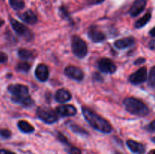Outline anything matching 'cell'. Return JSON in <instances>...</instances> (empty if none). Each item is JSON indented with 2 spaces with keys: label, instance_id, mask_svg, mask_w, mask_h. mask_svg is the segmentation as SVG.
<instances>
[{
  "label": "cell",
  "instance_id": "obj_1",
  "mask_svg": "<svg viewBox=\"0 0 155 154\" xmlns=\"http://www.w3.org/2000/svg\"><path fill=\"white\" fill-rule=\"evenodd\" d=\"M8 91L12 95V101L25 107H30L34 102L30 96L28 88L21 84L10 85Z\"/></svg>",
  "mask_w": 155,
  "mask_h": 154
},
{
  "label": "cell",
  "instance_id": "obj_2",
  "mask_svg": "<svg viewBox=\"0 0 155 154\" xmlns=\"http://www.w3.org/2000/svg\"><path fill=\"white\" fill-rule=\"evenodd\" d=\"M83 115L92 128L103 133H110L112 131L111 125L101 116L87 107H83Z\"/></svg>",
  "mask_w": 155,
  "mask_h": 154
},
{
  "label": "cell",
  "instance_id": "obj_3",
  "mask_svg": "<svg viewBox=\"0 0 155 154\" xmlns=\"http://www.w3.org/2000/svg\"><path fill=\"white\" fill-rule=\"evenodd\" d=\"M124 104L127 111L136 116H145L149 113V109L146 104L135 98H126Z\"/></svg>",
  "mask_w": 155,
  "mask_h": 154
},
{
  "label": "cell",
  "instance_id": "obj_4",
  "mask_svg": "<svg viewBox=\"0 0 155 154\" xmlns=\"http://www.w3.org/2000/svg\"><path fill=\"white\" fill-rule=\"evenodd\" d=\"M72 51L79 58H83L88 53V47L86 42L80 36H74L72 38Z\"/></svg>",
  "mask_w": 155,
  "mask_h": 154
},
{
  "label": "cell",
  "instance_id": "obj_5",
  "mask_svg": "<svg viewBox=\"0 0 155 154\" xmlns=\"http://www.w3.org/2000/svg\"><path fill=\"white\" fill-rule=\"evenodd\" d=\"M10 22L12 28L16 32L17 34L19 35L21 37L25 39L26 41H31L33 39V33L25 25L18 22V21H16L14 18H11Z\"/></svg>",
  "mask_w": 155,
  "mask_h": 154
},
{
  "label": "cell",
  "instance_id": "obj_6",
  "mask_svg": "<svg viewBox=\"0 0 155 154\" xmlns=\"http://www.w3.org/2000/svg\"><path fill=\"white\" fill-rule=\"evenodd\" d=\"M36 115L41 120L47 124H53L58 119L57 113L51 109L45 107H38L36 110Z\"/></svg>",
  "mask_w": 155,
  "mask_h": 154
},
{
  "label": "cell",
  "instance_id": "obj_7",
  "mask_svg": "<svg viewBox=\"0 0 155 154\" xmlns=\"http://www.w3.org/2000/svg\"><path fill=\"white\" fill-rule=\"evenodd\" d=\"M147 79L146 67H141L136 72L132 74L129 78V81L133 85H139L143 83Z\"/></svg>",
  "mask_w": 155,
  "mask_h": 154
},
{
  "label": "cell",
  "instance_id": "obj_8",
  "mask_svg": "<svg viewBox=\"0 0 155 154\" xmlns=\"http://www.w3.org/2000/svg\"><path fill=\"white\" fill-rule=\"evenodd\" d=\"M64 73L67 76L77 81H81L84 78V72L80 68L75 66H68L65 68Z\"/></svg>",
  "mask_w": 155,
  "mask_h": 154
},
{
  "label": "cell",
  "instance_id": "obj_9",
  "mask_svg": "<svg viewBox=\"0 0 155 154\" xmlns=\"http://www.w3.org/2000/svg\"><path fill=\"white\" fill-rule=\"evenodd\" d=\"M98 68L102 72L111 74L116 71L117 66L115 63L109 58H101L98 63Z\"/></svg>",
  "mask_w": 155,
  "mask_h": 154
},
{
  "label": "cell",
  "instance_id": "obj_10",
  "mask_svg": "<svg viewBox=\"0 0 155 154\" xmlns=\"http://www.w3.org/2000/svg\"><path fill=\"white\" fill-rule=\"evenodd\" d=\"M56 113L61 116H75L77 113V109L74 106L65 104V105H61L56 108Z\"/></svg>",
  "mask_w": 155,
  "mask_h": 154
},
{
  "label": "cell",
  "instance_id": "obj_11",
  "mask_svg": "<svg viewBox=\"0 0 155 154\" xmlns=\"http://www.w3.org/2000/svg\"><path fill=\"white\" fill-rule=\"evenodd\" d=\"M146 0H135L130 9V14L132 17H136L140 14L145 8Z\"/></svg>",
  "mask_w": 155,
  "mask_h": 154
},
{
  "label": "cell",
  "instance_id": "obj_12",
  "mask_svg": "<svg viewBox=\"0 0 155 154\" xmlns=\"http://www.w3.org/2000/svg\"><path fill=\"white\" fill-rule=\"evenodd\" d=\"M88 36L93 42H101L106 39L105 35L95 27H91L89 28Z\"/></svg>",
  "mask_w": 155,
  "mask_h": 154
},
{
  "label": "cell",
  "instance_id": "obj_13",
  "mask_svg": "<svg viewBox=\"0 0 155 154\" xmlns=\"http://www.w3.org/2000/svg\"><path fill=\"white\" fill-rule=\"evenodd\" d=\"M35 75L39 81H46L49 76V71H48V66L44 63L39 64L36 67V71H35Z\"/></svg>",
  "mask_w": 155,
  "mask_h": 154
},
{
  "label": "cell",
  "instance_id": "obj_14",
  "mask_svg": "<svg viewBox=\"0 0 155 154\" xmlns=\"http://www.w3.org/2000/svg\"><path fill=\"white\" fill-rule=\"evenodd\" d=\"M129 149L135 154H145V147L142 143L133 140H128L127 141Z\"/></svg>",
  "mask_w": 155,
  "mask_h": 154
},
{
  "label": "cell",
  "instance_id": "obj_15",
  "mask_svg": "<svg viewBox=\"0 0 155 154\" xmlns=\"http://www.w3.org/2000/svg\"><path fill=\"white\" fill-rule=\"evenodd\" d=\"M135 39L132 36H129V37L123 38V39H118L114 42V46L118 49H124V48H129L130 46L134 44Z\"/></svg>",
  "mask_w": 155,
  "mask_h": 154
},
{
  "label": "cell",
  "instance_id": "obj_16",
  "mask_svg": "<svg viewBox=\"0 0 155 154\" xmlns=\"http://www.w3.org/2000/svg\"><path fill=\"white\" fill-rule=\"evenodd\" d=\"M19 18L23 21L29 24H35L37 22L38 20L36 14L31 10H27L25 12H24V13L19 14Z\"/></svg>",
  "mask_w": 155,
  "mask_h": 154
},
{
  "label": "cell",
  "instance_id": "obj_17",
  "mask_svg": "<svg viewBox=\"0 0 155 154\" xmlns=\"http://www.w3.org/2000/svg\"><path fill=\"white\" fill-rule=\"evenodd\" d=\"M72 96L71 94L66 89H59L55 95V100L59 103H65L70 101Z\"/></svg>",
  "mask_w": 155,
  "mask_h": 154
},
{
  "label": "cell",
  "instance_id": "obj_18",
  "mask_svg": "<svg viewBox=\"0 0 155 154\" xmlns=\"http://www.w3.org/2000/svg\"><path fill=\"white\" fill-rule=\"evenodd\" d=\"M18 126L19 129L24 133H32L34 131V127L31 124L27 122V121H19L18 123Z\"/></svg>",
  "mask_w": 155,
  "mask_h": 154
},
{
  "label": "cell",
  "instance_id": "obj_19",
  "mask_svg": "<svg viewBox=\"0 0 155 154\" xmlns=\"http://www.w3.org/2000/svg\"><path fill=\"white\" fill-rule=\"evenodd\" d=\"M151 14L150 12H148V13L145 14L142 18H141L140 19L136 21V24H135V27L136 29H140L142 27H145L147 24L148 23V21L151 20Z\"/></svg>",
  "mask_w": 155,
  "mask_h": 154
},
{
  "label": "cell",
  "instance_id": "obj_20",
  "mask_svg": "<svg viewBox=\"0 0 155 154\" xmlns=\"http://www.w3.org/2000/svg\"><path fill=\"white\" fill-rule=\"evenodd\" d=\"M34 55V51H31V50L25 49V48H21V49L18 50V56L24 60L33 58Z\"/></svg>",
  "mask_w": 155,
  "mask_h": 154
},
{
  "label": "cell",
  "instance_id": "obj_21",
  "mask_svg": "<svg viewBox=\"0 0 155 154\" xmlns=\"http://www.w3.org/2000/svg\"><path fill=\"white\" fill-rule=\"evenodd\" d=\"M70 128H71L74 132L77 133V134H80V135H88V132L86 130H85L84 128H82L80 125H77V124H74V123H71L70 125Z\"/></svg>",
  "mask_w": 155,
  "mask_h": 154
},
{
  "label": "cell",
  "instance_id": "obj_22",
  "mask_svg": "<svg viewBox=\"0 0 155 154\" xmlns=\"http://www.w3.org/2000/svg\"><path fill=\"white\" fill-rule=\"evenodd\" d=\"M10 5L15 10H21L24 7V2L23 0H9Z\"/></svg>",
  "mask_w": 155,
  "mask_h": 154
},
{
  "label": "cell",
  "instance_id": "obj_23",
  "mask_svg": "<svg viewBox=\"0 0 155 154\" xmlns=\"http://www.w3.org/2000/svg\"><path fill=\"white\" fill-rule=\"evenodd\" d=\"M30 66H31L30 64L29 63H27V62H21V63H19L17 65L16 69L18 71H21V72H27L30 70Z\"/></svg>",
  "mask_w": 155,
  "mask_h": 154
},
{
  "label": "cell",
  "instance_id": "obj_24",
  "mask_svg": "<svg viewBox=\"0 0 155 154\" xmlns=\"http://www.w3.org/2000/svg\"><path fill=\"white\" fill-rule=\"evenodd\" d=\"M148 83L151 87H155V66L151 68L148 77Z\"/></svg>",
  "mask_w": 155,
  "mask_h": 154
},
{
  "label": "cell",
  "instance_id": "obj_25",
  "mask_svg": "<svg viewBox=\"0 0 155 154\" xmlns=\"http://www.w3.org/2000/svg\"><path fill=\"white\" fill-rule=\"evenodd\" d=\"M11 135H12V132L8 129H5V128L0 129V137H2V138H9L11 137Z\"/></svg>",
  "mask_w": 155,
  "mask_h": 154
},
{
  "label": "cell",
  "instance_id": "obj_26",
  "mask_svg": "<svg viewBox=\"0 0 155 154\" xmlns=\"http://www.w3.org/2000/svg\"><path fill=\"white\" fill-rule=\"evenodd\" d=\"M58 140H60L61 142H62V143H65V144H67V145H69V142H68L67 137H65L63 134H61V132L58 133Z\"/></svg>",
  "mask_w": 155,
  "mask_h": 154
},
{
  "label": "cell",
  "instance_id": "obj_27",
  "mask_svg": "<svg viewBox=\"0 0 155 154\" xmlns=\"http://www.w3.org/2000/svg\"><path fill=\"white\" fill-rule=\"evenodd\" d=\"M146 129L148 131H151V132H154L155 131V120L152 121L151 122H150L146 127Z\"/></svg>",
  "mask_w": 155,
  "mask_h": 154
},
{
  "label": "cell",
  "instance_id": "obj_28",
  "mask_svg": "<svg viewBox=\"0 0 155 154\" xmlns=\"http://www.w3.org/2000/svg\"><path fill=\"white\" fill-rule=\"evenodd\" d=\"M70 154H82L81 150L77 147H71L69 149Z\"/></svg>",
  "mask_w": 155,
  "mask_h": 154
},
{
  "label": "cell",
  "instance_id": "obj_29",
  "mask_svg": "<svg viewBox=\"0 0 155 154\" xmlns=\"http://www.w3.org/2000/svg\"><path fill=\"white\" fill-rule=\"evenodd\" d=\"M8 60V56L5 53L0 52V63H4Z\"/></svg>",
  "mask_w": 155,
  "mask_h": 154
},
{
  "label": "cell",
  "instance_id": "obj_30",
  "mask_svg": "<svg viewBox=\"0 0 155 154\" xmlns=\"http://www.w3.org/2000/svg\"><path fill=\"white\" fill-rule=\"evenodd\" d=\"M103 1H104V0H87V2L89 5H97L102 2Z\"/></svg>",
  "mask_w": 155,
  "mask_h": 154
},
{
  "label": "cell",
  "instance_id": "obj_31",
  "mask_svg": "<svg viewBox=\"0 0 155 154\" xmlns=\"http://www.w3.org/2000/svg\"><path fill=\"white\" fill-rule=\"evenodd\" d=\"M145 59L144 57H140V58H138L136 61L134 62V64L136 65H139V64H142V63H145Z\"/></svg>",
  "mask_w": 155,
  "mask_h": 154
},
{
  "label": "cell",
  "instance_id": "obj_32",
  "mask_svg": "<svg viewBox=\"0 0 155 154\" xmlns=\"http://www.w3.org/2000/svg\"><path fill=\"white\" fill-rule=\"evenodd\" d=\"M0 154H15V152H12L10 150H8V149H0Z\"/></svg>",
  "mask_w": 155,
  "mask_h": 154
},
{
  "label": "cell",
  "instance_id": "obj_33",
  "mask_svg": "<svg viewBox=\"0 0 155 154\" xmlns=\"http://www.w3.org/2000/svg\"><path fill=\"white\" fill-rule=\"evenodd\" d=\"M149 34L151 35V36H154V37H155V27L153 29H151V31L149 32Z\"/></svg>",
  "mask_w": 155,
  "mask_h": 154
},
{
  "label": "cell",
  "instance_id": "obj_34",
  "mask_svg": "<svg viewBox=\"0 0 155 154\" xmlns=\"http://www.w3.org/2000/svg\"><path fill=\"white\" fill-rule=\"evenodd\" d=\"M4 23H5V21H3L1 18H0V27H1L3 24H4Z\"/></svg>",
  "mask_w": 155,
  "mask_h": 154
},
{
  "label": "cell",
  "instance_id": "obj_35",
  "mask_svg": "<svg viewBox=\"0 0 155 154\" xmlns=\"http://www.w3.org/2000/svg\"><path fill=\"white\" fill-rule=\"evenodd\" d=\"M150 154H155V149H154V150L151 151V152H150Z\"/></svg>",
  "mask_w": 155,
  "mask_h": 154
},
{
  "label": "cell",
  "instance_id": "obj_36",
  "mask_svg": "<svg viewBox=\"0 0 155 154\" xmlns=\"http://www.w3.org/2000/svg\"><path fill=\"white\" fill-rule=\"evenodd\" d=\"M152 141L154 142V143H155V137H153V138H152Z\"/></svg>",
  "mask_w": 155,
  "mask_h": 154
},
{
  "label": "cell",
  "instance_id": "obj_37",
  "mask_svg": "<svg viewBox=\"0 0 155 154\" xmlns=\"http://www.w3.org/2000/svg\"><path fill=\"white\" fill-rule=\"evenodd\" d=\"M117 154H120V153H118V152H117Z\"/></svg>",
  "mask_w": 155,
  "mask_h": 154
}]
</instances>
